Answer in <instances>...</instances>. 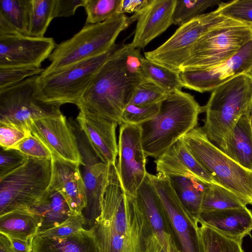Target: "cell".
<instances>
[{"instance_id": "6da1fadb", "label": "cell", "mask_w": 252, "mask_h": 252, "mask_svg": "<svg viewBox=\"0 0 252 252\" xmlns=\"http://www.w3.org/2000/svg\"><path fill=\"white\" fill-rule=\"evenodd\" d=\"M129 45L120 44L94 74L76 105L80 112L122 124V116L137 84L143 79L125 66Z\"/></svg>"}, {"instance_id": "7a4b0ae2", "label": "cell", "mask_w": 252, "mask_h": 252, "mask_svg": "<svg viewBox=\"0 0 252 252\" xmlns=\"http://www.w3.org/2000/svg\"><path fill=\"white\" fill-rule=\"evenodd\" d=\"M202 107L193 96L177 90L161 102L158 113L140 125L146 157L157 159L176 142L197 127Z\"/></svg>"}, {"instance_id": "3957f363", "label": "cell", "mask_w": 252, "mask_h": 252, "mask_svg": "<svg viewBox=\"0 0 252 252\" xmlns=\"http://www.w3.org/2000/svg\"><path fill=\"white\" fill-rule=\"evenodd\" d=\"M125 14H118L105 21L85 24L70 38L57 44L48 58L50 64L41 76L61 70L77 62L106 53L116 45L119 34L130 24Z\"/></svg>"}, {"instance_id": "277c9868", "label": "cell", "mask_w": 252, "mask_h": 252, "mask_svg": "<svg viewBox=\"0 0 252 252\" xmlns=\"http://www.w3.org/2000/svg\"><path fill=\"white\" fill-rule=\"evenodd\" d=\"M202 127L208 138L218 147L238 120L252 109V77L237 76L215 89L207 104Z\"/></svg>"}, {"instance_id": "5b68a950", "label": "cell", "mask_w": 252, "mask_h": 252, "mask_svg": "<svg viewBox=\"0 0 252 252\" xmlns=\"http://www.w3.org/2000/svg\"><path fill=\"white\" fill-rule=\"evenodd\" d=\"M186 147L220 186L231 191L247 205L252 204V171L225 155L196 127L183 138Z\"/></svg>"}, {"instance_id": "8992f818", "label": "cell", "mask_w": 252, "mask_h": 252, "mask_svg": "<svg viewBox=\"0 0 252 252\" xmlns=\"http://www.w3.org/2000/svg\"><path fill=\"white\" fill-rule=\"evenodd\" d=\"M51 159L28 158L20 167L0 178V216L31 208L48 190Z\"/></svg>"}, {"instance_id": "52a82bcc", "label": "cell", "mask_w": 252, "mask_h": 252, "mask_svg": "<svg viewBox=\"0 0 252 252\" xmlns=\"http://www.w3.org/2000/svg\"><path fill=\"white\" fill-rule=\"evenodd\" d=\"M38 75L0 90V123L31 131L34 120L62 113L60 106L43 100Z\"/></svg>"}, {"instance_id": "ba28073f", "label": "cell", "mask_w": 252, "mask_h": 252, "mask_svg": "<svg viewBox=\"0 0 252 252\" xmlns=\"http://www.w3.org/2000/svg\"><path fill=\"white\" fill-rule=\"evenodd\" d=\"M120 45L58 71L44 76L39 75L37 83L43 100L60 106L66 103L77 105L94 74Z\"/></svg>"}, {"instance_id": "9c48e42d", "label": "cell", "mask_w": 252, "mask_h": 252, "mask_svg": "<svg viewBox=\"0 0 252 252\" xmlns=\"http://www.w3.org/2000/svg\"><path fill=\"white\" fill-rule=\"evenodd\" d=\"M240 24H244L222 15L217 9L202 14L180 26L160 46L145 52V58L180 72L191 48L202 36L219 27Z\"/></svg>"}, {"instance_id": "30bf717a", "label": "cell", "mask_w": 252, "mask_h": 252, "mask_svg": "<svg viewBox=\"0 0 252 252\" xmlns=\"http://www.w3.org/2000/svg\"><path fill=\"white\" fill-rule=\"evenodd\" d=\"M251 40L252 30L250 25H228L212 30L192 46L180 72L207 68L221 63Z\"/></svg>"}, {"instance_id": "8fae6325", "label": "cell", "mask_w": 252, "mask_h": 252, "mask_svg": "<svg viewBox=\"0 0 252 252\" xmlns=\"http://www.w3.org/2000/svg\"><path fill=\"white\" fill-rule=\"evenodd\" d=\"M160 200L172 235L180 252H204L198 219L185 208L168 177L148 173Z\"/></svg>"}, {"instance_id": "7c38bea8", "label": "cell", "mask_w": 252, "mask_h": 252, "mask_svg": "<svg viewBox=\"0 0 252 252\" xmlns=\"http://www.w3.org/2000/svg\"><path fill=\"white\" fill-rule=\"evenodd\" d=\"M118 148L116 166L122 185L127 194L135 197L148 172L139 125H120Z\"/></svg>"}, {"instance_id": "4fadbf2b", "label": "cell", "mask_w": 252, "mask_h": 252, "mask_svg": "<svg viewBox=\"0 0 252 252\" xmlns=\"http://www.w3.org/2000/svg\"><path fill=\"white\" fill-rule=\"evenodd\" d=\"M252 72V40L234 55L215 66L201 69L183 70L180 76L184 88L200 93L213 91L220 85Z\"/></svg>"}, {"instance_id": "5bb4252c", "label": "cell", "mask_w": 252, "mask_h": 252, "mask_svg": "<svg viewBox=\"0 0 252 252\" xmlns=\"http://www.w3.org/2000/svg\"><path fill=\"white\" fill-rule=\"evenodd\" d=\"M52 37H36L16 32H0V67H41L55 49Z\"/></svg>"}, {"instance_id": "9a60e30c", "label": "cell", "mask_w": 252, "mask_h": 252, "mask_svg": "<svg viewBox=\"0 0 252 252\" xmlns=\"http://www.w3.org/2000/svg\"><path fill=\"white\" fill-rule=\"evenodd\" d=\"M30 130L52 155L80 166L83 164L74 127L63 113L34 120Z\"/></svg>"}, {"instance_id": "2e32d148", "label": "cell", "mask_w": 252, "mask_h": 252, "mask_svg": "<svg viewBox=\"0 0 252 252\" xmlns=\"http://www.w3.org/2000/svg\"><path fill=\"white\" fill-rule=\"evenodd\" d=\"M83 164L80 166L84 180L87 204L83 212L85 226L94 227L100 215V198L106 182L109 165L102 162L90 146L79 128L75 130Z\"/></svg>"}, {"instance_id": "e0dca14e", "label": "cell", "mask_w": 252, "mask_h": 252, "mask_svg": "<svg viewBox=\"0 0 252 252\" xmlns=\"http://www.w3.org/2000/svg\"><path fill=\"white\" fill-rule=\"evenodd\" d=\"M80 166L55 155L51 159V177L49 189L57 190L64 197L72 213L82 214L87 200Z\"/></svg>"}, {"instance_id": "ac0fdd59", "label": "cell", "mask_w": 252, "mask_h": 252, "mask_svg": "<svg viewBox=\"0 0 252 252\" xmlns=\"http://www.w3.org/2000/svg\"><path fill=\"white\" fill-rule=\"evenodd\" d=\"M176 0H151L140 12L129 17L137 21L134 36L130 45L141 49L166 31L172 24Z\"/></svg>"}, {"instance_id": "d6986e66", "label": "cell", "mask_w": 252, "mask_h": 252, "mask_svg": "<svg viewBox=\"0 0 252 252\" xmlns=\"http://www.w3.org/2000/svg\"><path fill=\"white\" fill-rule=\"evenodd\" d=\"M76 121L99 159L108 165L116 164L118 153L116 130L118 124L115 121L80 111Z\"/></svg>"}, {"instance_id": "ffe728a7", "label": "cell", "mask_w": 252, "mask_h": 252, "mask_svg": "<svg viewBox=\"0 0 252 252\" xmlns=\"http://www.w3.org/2000/svg\"><path fill=\"white\" fill-rule=\"evenodd\" d=\"M155 162L158 174L168 177L191 178L206 184L219 185L188 150L182 138L176 142Z\"/></svg>"}, {"instance_id": "44dd1931", "label": "cell", "mask_w": 252, "mask_h": 252, "mask_svg": "<svg viewBox=\"0 0 252 252\" xmlns=\"http://www.w3.org/2000/svg\"><path fill=\"white\" fill-rule=\"evenodd\" d=\"M147 173L135 197L153 233L161 246L168 249L173 235L160 200Z\"/></svg>"}, {"instance_id": "7402d4cb", "label": "cell", "mask_w": 252, "mask_h": 252, "mask_svg": "<svg viewBox=\"0 0 252 252\" xmlns=\"http://www.w3.org/2000/svg\"><path fill=\"white\" fill-rule=\"evenodd\" d=\"M198 221L224 235L243 240L252 231V210L245 206L202 212Z\"/></svg>"}, {"instance_id": "603a6c76", "label": "cell", "mask_w": 252, "mask_h": 252, "mask_svg": "<svg viewBox=\"0 0 252 252\" xmlns=\"http://www.w3.org/2000/svg\"><path fill=\"white\" fill-rule=\"evenodd\" d=\"M32 252H99L94 227L63 237L36 235Z\"/></svg>"}, {"instance_id": "cb8c5ba5", "label": "cell", "mask_w": 252, "mask_h": 252, "mask_svg": "<svg viewBox=\"0 0 252 252\" xmlns=\"http://www.w3.org/2000/svg\"><path fill=\"white\" fill-rule=\"evenodd\" d=\"M250 112L238 120L219 148L240 165L252 171V129Z\"/></svg>"}, {"instance_id": "d4e9b609", "label": "cell", "mask_w": 252, "mask_h": 252, "mask_svg": "<svg viewBox=\"0 0 252 252\" xmlns=\"http://www.w3.org/2000/svg\"><path fill=\"white\" fill-rule=\"evenodd\" d=\"M30 209L39 220L38 233L58 226L75 215L62 195L57 190L49 189Z\"/></svg>"}, {"instance_id": "484cf974", "label": "cell", "mask_w": 252, "mask_h": 252, "mask_svg": "<svg viewBox=\"0 0 252 252\" xmlns=\"http://www.w3.org/2000/svg\"><path fill=\"white\" fill-rule=\"evenodd\" d=\"M94 227L99 252H145L153 235L139 237L121 235L99 221Z\"/></svg>"}, {"instance_id": "4316f807", "label": "cell", "mask_w": 252, "mask_h": 252, "mask_svg": "<svg viewBox=\"0 0 252 252\" xmlns=\"http://www.w3.org/2000/svg\"><path fill=\"white\" fill-rule=\"evenodd\" d=\"M40 222L30 208L13 210L0 216V233L7 237L33 240Z\"/></svg>"}, {"instance_id": "83f0119b", "label": "cell", "mask_w": 252, "mask_h": 252, "mask_svg": "<svg viewBox=\"0 0 252 252\" xmlns=\"http://www.w3.org/2000/svg\"><path fill=\"white\" fill-rule=\"evenodd\" d=\"M29 0H0V32L27 35Z\"/></svg>"}, {"instance_id": "f1b7e54d", "label": "cell", "mask_w": 252, "mask_h": 252, "mask_svg": "<svg viewBox=\"0 0 252 252\" xmlns=\"http://www.w3.org/2000/svg\"><path fill=\"white\" fill-rule=\"evenodd\" d=\"M169 178L183 206L192 216L199 219L201 214L204 191L208 184L196 179L186 177Z\"/></svg>"}, {"instance_id": "f546056e", "label": "cell", "mask_w": 252, "mask_h": 252, "mask_svg": "<svg viewBox=\"0 0 252 252\" xmlns=\"http://www.w3.org/2000/svg\"><path fill=\"white\" fill-rule=\"evenodd\" d=\"M141 76L143 80L151 81L167 93L181 90L184 87L180 72L150 61L143 60Z\"/></svg>"}, {"instance_id": "4dcf8cb0", "label": "cell", "mask_w": 252, "mask_h": 252, "mask_svg": "<svg viewBox=\"0 0 252 252\" xmlns=\"http://www.w3.org/2000/svg\"><path fill=\"white\" fill-rule=\"evenodd\" d=\"M247 204L234 193L215 184H208L203 193L201 213L243 208Z\"/></svg>"}, {"instance_id": "1f68e13d", "label": "cell", "mask_w": 252, "mask_h": 252, "mask_svg": "<svg viewBox=\"0 0 252 252\" xmlns=\"http://www.w3.org/2000/svg\"><path fill=\"white\" fill-rule=\"evenodd\" d=\"M55 0H29L27 35L44 37L53 17Z\"/></svg>"}, {"instance_id": "d6a6232c", "label": "cell", "mask_w": 252, "mask_h": 252, "mask_svg": "<svg viewBox=\"0 0 252 252\" xmlns=\"http://www.w3.org/2000/svg\"><path fill=\"white\" fill-rule=\"evenodd\" d=\"M204 252H244L242 241L227 237L198 221Z\"/></svg>"}, {"instance_id": "836d02e7", "label": "cell", "mask_w": 252, "mask_h": 252, "mask_svg": "<svg viewBox=\"0 0 252 252\" xmlns=\"http://www.w3.org/2000/svg\"><path fill=\"white\" fill-rule=\"evenodd\" d=\"M222 2L218 0H176L173 24L181 26L202 14L208 7Z\"/></svg>"}, {"instance_id": "e575fe53", "label": "cell", "mask_w": 252, "mask_h": 252, "mask_svg": "<svg viewBox=\"0 0 252 252\" xmlns=\"http://www.w3.org/2000/svg\"><path fill=\"white\" fill-rule=\"evenodd\" d=\"M121 0H84L87 18L85 24L103 22L119 13Z\"/></svg>"}, {"instance_id": "d590c367", "label": "cell", "mask_w": 252, "mask_h": 252, "mask_svg": "<svg viewBox=\"0 0 252 252\" xmlns=\"http://www.w3.org/2000/svg\"><path fill=\"white\" fill-rule=\"evenodd\" d=\"M168 94L155 83L143 80L136 86L128 104L146 106L160 103Z\"/></svg>"}, {"instance_id": "8d00e7d4", "label": "cell", "mask_w": 252, "mask_h": 252, "mask_svg": "<svg viewBox=\"0 0 252 252\" xmlns=\"http://www.w3.org/2000/svg\"><path fill=\"white\" fill-rule=\"evenodd\" d=\"M217 9L228 18L247 25L252 24V0L222 2Z\"/></svg>"}, {"instance_id": "74e56055", "label": "cell", "mask_w": 252, "mask_h": 252, "mask_svg": "<svg viewBox=\"0 0 252 252\" xmlns=\"http://www.w3.org/2000/svg\"><path fill=\"white\" fill-rule=\"evenodd\" d=\"M44 70L42 67L26 66L0 67V90L40 75Z\"/></svg>"}, {"instance_id": "f35d334b", "label": "cell", "mask_w": 252, "mask_h": 252, "mask_svg": "<svg viewBox=\"0 0 252 252\" xmlns=\"http://www.w3.org/2000/svg\"><path fill=\"white\" fill-rule=\"evenodd\" d=\"M161 102L146 106L127 104L122 113V124L140 125L153 119L158 113Z\"/></svg>"}, {"instance_id": "ab89813d", "label": "cell", "mask_w": 252, "mask_h": 252, "mask_svg": "<svg viewBox=\"0 0 252 252\" xmlns=\"http://www.w3.org/2000/svg\"><path fill=\"white\" fill-rule=\"evenodd\" d=\"M11 149L17 150L28 158L51 159L52 154L37 137L31 134Z\"/></svg>"}, {"instance_id": "60d3db41", "label": "cell", "mask_w": 252, "mask_h": 252, "mask_svg": "<svg viewBox=\"0 0 252 252\" xmlns=\"http://www.w3.org/2000/svg\"><path fill=\"white\" fill-rule=\"evenodd\" d=\"M85 220L83 214L73 215L63 222L55 227L40 232L37 235L48 237H63L84 228Z\"/></svg>"}, {"instance_id": "b9f144b4", "label": "cell", "mask_w": 252, "mask_h": 252, "mask_svg": "<svg viewBox=\"0 0 252 252\" xmlns=\"http://www.w3.org/2000/svg\"><path fill=\"white\" fill-rule=\"evenodd\" d=\"M28 158V157L17 150L0 148V178L22 166Z\"/></svg>"}, {"instance_id": "7bdbcfd3", "label": "cell", "mask_w": 252, "mask_h": 252, "mask_svg": "<svg viewBox=\"0 0 252 252\" xmlns=\"http://www.w3.org/2000/svg\"><path fill=\"white\" fill-rule=\"evenodd\" d=\"M31 134V131L0 123V148L3 149H11L23 139Z\"/></svg>"}, {"instance_id": "ee69618b", "label": "cell", "mask_w": 252, "mask_h": 252, "mask_svg": "<svg viewBox=\"0 0 252 252\" xmlns=\"http://www.w3.org/2000/svg\"><path fill=\"white\" fill-rule=\"evenodd\" d=\"M128 45V49L125 58L126 69L129 74L142 78V62L144 58L141 54L140 49L134 48L129 44Z\"/></svg>"}, {"instance_id": "f6af8a7d", "label": "cell", "mask_w": 252, "mask_h": 252, "mask_svg": "<svg viewBox=\"0 0 252 252\" xmlns=\"http://www.w3.org/2000/svg\"><path fill=\"white\" fill-rule=\"evenodd\" d=\"M84 0H55L53 17H66L74 15L76 9L83 6Z\"/></svg>"}, {"instance_id": "bcb514c9", "label": "cell", "mask_w": 252, "mask_h": 252, "mask_svg": "<svg viewBox=\"0 0 252 252\" xmlns=\"http://www.w3.org/2000/svg\"><path fill=\"white\" fill-rule=\"evenodd\" d=\"M151 0H121L119 13H126L138 14L142 11L150 2Z\"/></svg>"}, {"instance_id": "7dc6e473", "label": "cell", "mask_w": 252, "mask_h": 252, "mask_svg": "<svg viewBox=\"0 0 252 252\" xmlns=\"http://www.w3.org/2000/svg\"><path fill=\"white\" fill-rule=\"evenodd\" d=\"M7 238L15 252H32L33 240H25L12 237Z\"/></svg>"}, {"instance_id": "c3c4849f", "label": "cell", "mask_w": 252, "mask_h": 252, "mask_svg": "<svg viewBox=\"0 0 252 252\" xmlns=\"http://www.w3.org/2000/svg\"><path fill=\"white\" fill-rule=\"evenodd\" d=\"M0 252H15L8 238L0 233Z\"/></svg>"}, {"instance_id": "681fc988", "label": "cell", "mask_w": 252, "mask_h": 252, "mask_svg": "<svg viewBox=\"0 0 252 252\" xmlns=\"http://www.w3.org/2000/svg\"><path fill=\"white\" fill-rule=\"evenodd\" d=\"M169 252H180L173 237L169 241Z\"/></svg>"}, {"instance_id": "f907efd6", "label": "cell", "mask_w": 252, "mask_h": 252, "mask_svg": "<svg viewBox=\"0 0 252 252\" xmlns=\"http://www.w3.org/2000/svg\"><path fill=\"white\" fill-rule=\"evenodd\" d=\"M158 252H169V247L168 249H166L161 246Z\"/></svg>"}, {"instance_id": "816d5d0a", "label": "cell", "mask_w": 252, "mask_h": 252, "mask_svg": "<svg viewBox=\"0 0 252 252\" xmlns=\"http://www.w3.org/2000/svg\"><path fill=\"white\" fill-rule=\"evenodd\" d=\"M250 27H251V29H252V24H251V25H250Z\"/></svg>"}]
</instances>
